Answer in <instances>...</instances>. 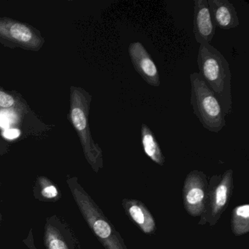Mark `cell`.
I'll return each mask as SVG.
<instances>
[{
	"label": "cell",
	"instance_id": "cell-1",
	"mask_svg": "<svg viewBox=\"0 0 249 249\" xmlns=\"http://www.w3.org/2000/svg\"><path fill=\"white\" fill-rule=\"evenodd\" d=\"M196 62L198 73L219 100L224 115L228 116L232 112V99L231 73L227 59L211 44H201Z\"/></svg>",
	"mask_w": 249,
	"mask_h": 249
},
{
	"label": "cell",
	"instance_id": "cell-2",
	"mask_svg": "<svg viewBox=\"0 0 249 249\" xmlns=\"http://www.w3.org/2000/svg\"><path fill=\"white\" fill-rule=\"evenodd\" d=\"M66 182L81 215L103 247L128 249L120 233L81 186L78 178H68Z\"/></svg>",
	"mask_w": 249,
	"mask_h": 249
},
{
	"label": "cell",
	"instance_id": "cell-3",
	"mask_svg": "<svg viewBox=\"0 0 249 249\" xmlns=\"http://www.w3.org/2000/svg\"><path fill=\"white\" fill-rule=\"evenodd\" d=\"M92 96L81 87H71V119L82 145L87 162L96 173L104 167L103 150L94 142L90 130V107Z\"/></svg>",
	"mask_w": 249,
	"mask_h": 249
},
{
	"label": "cell",
	"instance_id": "cell-4",
	"mask_svg": "<svg viewBox=\"0 0 249 249\" xmlns=\"http://www.w3.org/2000/svg\"><path fill=\"white\" fill-rule=\"evenodd\" d=\"M190 102L193 112L201 124L211 132H220L226 126V116L221 103L198 72L189 75Z\"/></svg>",
	"mask_w": 249,
	"mask_h": 249
},
{
	"label": "cell",
	"instance_id": "cell-5",
	"mask_svg": "<svg viewBox=\"0 0 249 249\" xmlns=\"http://www.w3.org/2000/svg\"><path fill=\"white\" fill-rule=\"evenodd\" d=\"M234 172L226 170L222 175H215L208 181V197L205 213L198 225L215 226L228 208L234 189Z\"/></svg>",
	"mask_w": 249,
	"mask_h": 249
},
{
	"label": "cell",
	"instance_id": "cell-6",
	"mask_svg": "<svg viewBox=\"0 0 249 249\" xmlns=\"http://www.w3.org/2000/svg\"><path fill=\"white\" fill-rule=\"evenodd\" d=\"M0 43L10 48L37 52L44 43L37 30L9 18H0Z\"/></svg>",
	"mask_w": 249,
	"mask_h": 249
},
{
	"label": "cell",
	"instance_id": "cell-7",
	"mask_svg": "<svg viewBox=\"0 0 249 249\" xmlns=\"http://www.w3.org/2000/svg\"><path fill=\"white\" fill-rule=\"evenodd\" d=\"M208 180L205 173L195 170L188 173L183 187L184 209L189 215L200 217L205 213L208 197Z\"/></svg>",
	"mask_w": 249,
	"mask_h": 249
},
{
	"label": "cell",
	"instance_id": "cell-8",
	"mask_svg": "<svg viewBox=\"0 0 249 249\" xmlns=\"http://www.w3.org/2000/svg\"><path fill=\"white\" fill-rule=\"evenodd\" d=\"M43 241L46 249H80L79 241L71 225L57 215L46 218Z\"/></svg>",
	"mask_w": 249,
	"mask_h": 249
},
{
	"label": "cell",
	"instance_id": "cell-9",
	"mask_svg": "<svg viewBox=\"0 0 249 249\" xmlns=\"http://www.w3.org/2000/svg\"><path fill=\"white\" fill-rule=\"evenodd\" d=\"M128 52L134 68L141 78L152 87H160L161 84L160 72L143 45L141 42L131 43Z\"/></svg>",
	"mask_w": 249,
	"mask_h": 249
},
{
	"label": "cell",
	"instance_id": "cell-10",
	"mask_svg": "<svg viewBox=\"0 0 249 249\" xmlns=\"http://www.w3.org/2000/svg\"><path fill=\"white\" fill-rule=\"evenodd\" d=\"M194 35L199 44H210L215 33L207 0L194 1Z\"/></svg>",
	"mask_w": 249,
	"mask_h": 249
},
{
	"label": "cell",
	"instance_id": "cell-11",
	"mask_svg": "<svg viewBox=\"0 0 249 249\" xmlns=\"http://www.w3.org/2000/svg\"><path fill=\"white\" fill-rule=\"evenodd\" d=\"M122 207L129 218L146 234H153L157 231V225L151 213L141 200L124 199Z\"/></svg>",
	"mask_w": 249,
	"mask_h": 249
},
{
	"label": "cell",
	"instance_id": "cell-12",
	"mask_svg": "<svg viewBox=\"0 0 249 249\" xmlns=\"http://www.w3.org/2000/svg\"><path fill=\"white\" fill-rule=\"evenodd\" d=\"M215 27L230 30L238 27V17L233 4L228 0H207Z\"/></svg>",
	"mask_w": 249,
	"mask_h": 249
},
{
	"label": "cell",
	"instance_id": "cell-13",
	"mask_svg": "<svg viewBox=\"0 0 249 249\" xmlns=\"http://www.w3.org/2000/svg\"><path fill=\"white\" fill-rule=\"evenodd\" d=\"M141 142L144 153L154 163L163 166L165 162V157L160 148V144L151 128L142 123L141 125Z\"/></svg>",
	"mask_w": 249,
	"mask_h": 249
},
{
	"label": "cell",
	"instance_id": "cell-14",
	"mask_svg": "<svg viewBox=\"0 0 249 249\" xmlns=\"http://www.w3.org/2000/svg\"><path fill=\"white\" fill-rule=\"evenodd\" d=\"M33 192L36 199L43 202H56L62 197L59 188L46 176H38L37 178Z\"/></svg>",
	"mask_w": 249,
	"mask_h": 249
},
{
	"label": "cell",
	"instance_id": "cell-15",
	"mask_svg": "<svg viewBox=\"0 0 249 249\" xmlns=\"http://www.w3.org/2000/svg\"><path fill=\"white\" fill-rule=\"evenodd\" d=\"M231 230L236 237L249 232V205L248 203L236 206L231 218Z\"/></svg>",
	"mask_w": 249,
	"mask_h": 249
},
{
	"label": "cell",
	"instance_id": "cell-16",
	"mask_svg": "<svg viewBox=\"0 0 249 249\" xmlns=\"http://www.w3.org/2000/svg\"><path fill=\"white\" fill-rule=\"evenodd\" d=\"M15 104L16 100L12 95L0 90V107L8 109L12 107Z\"/></svg>",
	"mask_w": 249,
	"mask_h": 249
},
{
	"label": "cell",
	"instance_id": "cell-17",
	"mask_svg": "<svg viewBox=\"0 0 249 249\" xmlns=\"http://www.w3.org/2000/svg\"><path fill=\"white\" fill-rule=\"evenodd\" d=\"M2 135L7 139L14 140L20 135V131L17 129H5L2 132Z\"/></svg>",
	"mask_w": 249,
	"mask_h": 249
},
{
	"label": "cell",
	"instance_id": "cell-18",
	"mask_svg": "<svg viewBox=\"0 0 249 249\" xmlns=\"http://www.w3.org/2000/svg\"><path fill=\"white\" fill-rule=\"evenodd\" d=\"M11 115L7 113H0V126L6 129L11 125Z\"/></svg>",
	"mask_w": 249,
	"mask_h": 249
},
{
	"label": "cell",
	"instance_id": "cell-19",
	"mask_svg": "<svg viewBox=\"0 0 249 249\" xmlns=\"http://www.w3.org/2000/svg\"><path fill=\"white\" fill-rule=\"evenodd\" d=\"M24 243L27 245L30 249H37L35 245L34 238H33V230H30L27 238L24 239Z\"/></svg>",
	"mask_w": 249,
	"mask_h": 249
},
{
	"label": "cell",
	"instance_id": "cell-20",
	"mask_svg": "<svg viewBox=\"0 0 249 249\" xmlns=\"http://www.w3.org/2000/svg\"><path fill=\"white\" fill-rule=\"evenodd\" d=\"M2 213H1V212H0V226H1V224H2Z\"/></svg>",
	"mask_w": 249,
	"mask_h": 249
},
{
	"label": "cell",
	"instance_id": "cell-21",
	"mask_svg": "<svg viewBox=\"0 0 249 249\" xmlns=\"http://www.w3.org/2000/svg\"><path fill=\"white\" fill-rule=\"evenodd\" d=\"M2 184V183H1V182H0V185Z\"/></svg>",
	"mask_w": 249,
	"mask_h": 249
}]
</instances>
